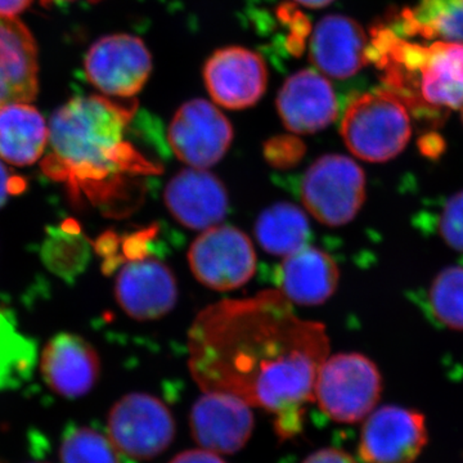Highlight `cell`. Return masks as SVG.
<instances>
[{
  "label": "cell",
  "instance_id": "obj_1",
  "mask_svg": "<svg viewBox=\"0 0 463 463\" xmlns=\"http://www.w3.org/2000/svg\"><path fill=\"white\" fill-rule=\"evenodd\" d=\"M330 353L322 323L298 318L279 289L227 298L188 331V367L203 392L236 395L274 417L281 440L303 430L317 374Z\"/></svg>",
  "mask_w": 463,
  "mask_h": 463
},
{
  "label": "cell",
  "instance_id": "obj_37",
  "mask_svg": "<svg viewBox=\"0 0 463 463\" xmlns=\"http://www.w3.org/2000/svg\"><path fill=\"white\" fill-rule=\"evenodd\" d=\"M462 120H463V108H462Z\"/></svg>",
  "mask_w": 463,
  "mask_h": 463
},
{
  "label": "cell",
  "instance_id": "obj_9",
  "mask_svg": "<svg viewBox=\"0 0 463 463\" xmlns=\"http://www.w3.org/2000/svg\"><path fill=\"white\" fill-rule=\"evenodd\" d=\"M167 141L182 163L207 169L227 154L233 141V128L212 102L192 99L174 115Z\"/></svg>",
  "mask_w": 463,
  "mask_h": 463
},
{
  "label": "cell",
  "instance_id": "obj_32",
  "mask_svg": "<svg viewBox=\"0 0 463 463\" xmlns=\"http://www.w3.org/2000/svg\"><path fill=\"white\" fill-rule=\"evenodd\" d=\"M169 463H227L223 458H221L216 453L210 452V450L203 449H190L179 453L174 457Z\"/></svg>",
  "mask_w": 463,
  "mask_h": 463
},
{
  "label": "cell",
  "instance_id": "obj_19",
  "mask_svg": "<svg viewBox=\"0 0 463 463\" xmlns=\"http://www.w3.org/2000/svg\"><path fill=\"white\" fill-rule=\"evenodd\" d=\"M339 279L336 261L327 252L309 245L286 257L277 274L279 291L289 303L298 306L325 303L336 291Z\"/></svg>",
  "mask_w": 463,
  "mask_h": 463
},
{
  "label": "cell",
  "instance_id": "obj_25",
  "mask_svg": "<svg viewBox=\"0 0 463 463\" xmlns=\"http://www.w3.org/2000/svg\"><path fill=\"white\" fill-rule=\"evenodd\" d=\"M35 362L36 344L0 310V390L20 388L32 377Z\"/></svg>",
  "mask_w": 463,
  "mask_h": 463
},
{
  "label": "cell",
  "instance_id": "obj_30",
  "mask_svg": "<svg viewBox=\"0 0 463 463\" xmlns=\"http://www.w3.org/2000/svg\"><path fill=\"white\" fill-rule=\"evenodd\" d=\"M25 188L26 182L9 172L8 167L0 161V207L5 206L9 196L21 194Z\"/></svg>",
  "mask_w": 463,
  "mask_h": 463
},
{
  "label": "cell",
  "instance_id": "obj_28",
  "mask_svg": "<svg viewBox=\"0 0 463 463\" xmlns=\"http://www.w3.org/2000/svg\"><path fill=\"white\" fill-rule=\"evenodd\" d=\"M439 232L448 246L463 252V191L447 201L439 219Z\"/></svg>",
  "mask_w": 463,
  "mask_h": 463
},
{
  "label": "cell",
  "instance_id": "obj_4",
  "mask_svg": "<svg viewBox=\"0 0 463 463\" xmlns=\"http://www.w3.org/2000/svg\"><path fill=\"white\" fill-rule=\"evenodd\" d=\"M411 112L392 91L379 88L355 97L341 118V136L356 157L385 163L397 157L412 137Z\"/></svg>",
  "mask_w": 463,
  "mask_h": 463
},
{
  "label": "cell",
  "instance_id": "obj_8",
  "mask_svg": "<svg viewBox=\"0 0 463 463\" xmlns=\"http://www.w3.org/2000/svg\"><path fill=\"white\" fill-rule=\"evenodd\" d=\"M188 263L197 281L206 288L232 291L254 277L257 254L251 241L239 228L216 225L194 241Z\"/></svg>",
  "mask_w": 463,
  "mask_h": 463
},
{
  "label": "cell",
  "instance_id": "obj_5",
  "mask_svg": "<svg viewBox=\"0 0 463 463\" xmlns=\"http://www.w3.org/2000/svg\"><path fill=\"white\" fill-rule=\"evenodd\" d=\"M381 394L379 368L359 353L328 356L317 374L315 402L335 422L364 421L373 412Z\"/></svg>",
  "mask_w": 463,
  "mask_h": 463
},
{
  "label": "cell",
  "instance_id": "obj_27",
  "mask_svg": "<svg viewBox=\"0 0 463 463\" xmlns=\"http://www.w3.org/2000/svg\"><path fill=\"white\" fill-rule=\"evenodd\" d=\"M429 301L439 322L450 330L463 331V267L441 270L431 283Z\"/></svg>",
  "mask_w": 463,
  "mask_h": 463
},
{
  "label": "cell",
  "instance_id": "obj_29",
  "mask_svg": "<svg viewBox=\"0 0 463 463\" xmlns=\"http://www.w3.org/2000/svg\"><path fill=\"white\" fill-rule=\"evenodd\" d=\"M264 155L270 165L285 169L301 160L304 155V145L297 137H274L265 145Z\"/></svg>",
  "mask_w": 463,
  "mask_h": 463
},
{
  "label": "cell",
  "instance_id": "obj_2",
  "mask_svg": "<svg viewBox=\"0 0 463 463\" xmlns=\"http://www.w3.org/2000/svg\"><path fill=\"white\" fill-rule=\"evenodd\" d=\"M137 102L100 96L70 99L52 116L42 170L62 183L72 203L114 209L129 201L134 179L158 175L163 166L128 139Z\"/></svg>",
  "mask_w": 463,
  "mask_h": 463
},
{
  "label": "cell",
  "instance_id": "obj_14",
  "mask_svg": "<svg viewBox=\"0 0 463 463\" xmlns=\"http://www.w3.org/2000/svg\"><path fill=\"white\" fill-rule=\"evenodd\" d=\"M115 297L130 318L154 321L172 312L178 286L172 269L155 258H137L116 276Z\"/></svg>",
  "mask_w": 463,
  "mask_h": 463
},
{
  "label": "cell",
  "instance_id": "obj_15",
  "mask_svg": "<svg viewBox=\"0 0 463 463\" xmlns=\"http://www.w3.org/2000/svg\"><path fill=\"white\" fill-rule=\"evenodd\" d=\"M164 200L170 214L184 227L206 231L223 222L230 207L223 182L199 167H188L167 183Z\"/></svg>",
  "mask_w": 463,
  "mask_h": 463
},
{
  "label": "cell",
  "instance_id": "obj_24",
  "mask_svg": "<svg viewBox=\"0 0 463 463\" xmlns=\"http://www.w3.org/2000/svg\"><path fill=\"white\" fill-rule=\"evenodd\" d=\"M90 245L75 221L63 222L47 230L42 245V260L45 267L67 282H72L87 267Z\"/></svg>",
  "mask_w": 463,
  "mask_h": 463
},
{
  "label": "cell",
  "instance_id": "obj_21",
  "mask_svg": "<svg viewBox=\"0 0 463 463\" xmlns=\"http://www.w3.org/2000/svg\"><path fill=\"white\" fill-rule=\"evenodd\" d=\"M50 128L44 118L27 103L0 108V158L16 166L39 160L48 145Z\"/></svg>",
  "mask_w": 463,
  "mask_h": 463
},
{
  "label": "cell",
  "instance_id": "obj_22",
  "mask_svg": "<svg viewBox=\"0 0 463 463\" xmlns=\"http://www.w3.org/2000/svg\"><path fill=\"white\" fill-rule=\"evenodd\" d=\"M386 21L404 38L463 44V0H420Z\"/></svg>",
  "mask_w": 463,
  "mask_h": 463
},
{
  "label": "cell",
  "instance_id": "obj_20",
  "mask_svg": "<svg viewBox=\"0 0 463 463\" xmlns=\"http://www.w3.org/2000/svg\"><path fill=\"white\" fill-rule=\"evenodd\" d=\"M0 81L14 103L38 94V51L32 33L16 17L0 16Z\"/></svg>",
  "mask_w": 463,
  "mask_h": 463
},
{
  "label": "cell",
  "instance_id": "obj_16",
  "mask_svg": "<svg viewBox=\"0 0 463 463\" xmlns=\"http://www.w3.org/2000/svg\"><path fill=\"white\" fill-rule=\"evenodd\" d=\"M277 109L289 132L315 134L336 120L339 99L325 75L307 69L285 81L277 99Z\"/></svg>",
  "mask_w": 463,
  "mask_h": 463
},
{
  "label": "cell",
  "instance_id": "obj_7",
  "mask_svg": "<svg viewBox=\"0 0 463 463\" xmlns=\"http://www.w3.org/2000/svg\"><path fill=\"white\" fill-rule=\"evenodd\" d=\"M108 431L127 458L147 461L172 446L175 420L160 399L147 392H130L109 411Z\"/></svg>",
  "mask_w": 463,
  "mask_h": 463
},
{
  "label": "cell",
  "instance_id": "obj_3",
  "mask_svg": "<svg viewBox=\"0 0 463 463\" xmlns=\"http://www.w3.org/2000/svg\"><path fill=\"white\" fill-rule=\"evenodd\" d=\"M368 63L417 118L435 124L450 109L463 108V44L411 42L385 20L370 30Z\"/></svg>",
  "mask_w": 463,
  "mask_h": 463
},
{
  "label": "cell",
  "instance_id": "obj_11",
  "mask_svg": "<svg viewBox=\"0 0 463 463\" xmlns=\"http://www.w3.org/2000/svg\"><path fill=\"white\" fill-rule=\"evenodd\" d=\"M428 441V425L421 412L383 405L364 420L358 453L365 463H412Z\"/></svg>",
  "mask_w": 463,
  "mask_h": 463
},
{
  "label": "cell",
  "instance_id": "obj_26",
  "mask_svg": "<svg viewBox=\"0 0 463 463\" xmlns=\"http://www.w3.org/2000/svg\"><path fill=\"white\" fill-rule=\"evenodd\" d=\"M61 463H127L109 435L90 426L69 425L60 447Z\"/></svg>",
  "mask_w": 463,
  "mask_h": 463
},
{
  "label": "cell",
  "instance_id": "obj_23",
  "mask_svg": "<svg viewBox=\"0 0 463 463\" xmlns=\"http://www.w3.org/2000/svg\"><path fill=\"white\" fill-rule=\"evenodd\" d=\"M255 234L264 251L286 258L307 245L309 221L294 203H274L259 215Z\"/></svg>",
  "mask_w": 463,
  "mask_h": 463
},
{
  "label": "cell",
  "instance_id": "obj_12",
  "mask_svg": "<svg viewBox=\"0 0 463 463\" xmlns=\"http://www.w3.org/2000/svg\"><path fill=\"white\" fill-rule=\"evenodd\" d=\"M254 425L251 405L228 392H205L190 413L192 438L216 455L240 452L251 438Z\"/></svg>",
  "mask_w": 463,
  "mask_h": 463
},
{
  "label": "cell",
  "instance_id": "obj_36",
  "mask_svg": "<svg viewBox=\"0 0 463 463\" xmlns=\"http://www.w3.org/2000/svg\"><path fill=\"white\" fill-rule=\"evenodd\" d=\"M41 2L45 7H51L52 5H57V3L74 2V0H41Z\"/></svg>",
  "mask_w": 463,
  "mask_h": 463
},
{
  "label": "cell",
  "instance_id": "obj_34",
  "mask_svg": "<svg viewBox=\"0 0 463 463\" xmlns=\"http://www.w3.org/2000/svg\"><path fill=\"white\" fill-rule=\"evenodd\" d=\"M437 136L426 137L422 139V151L428 155L440 154L441 148H443V139L439 138L437 142L434 139Z\"/></svg>",
  "mask_w": 463,
  "mask_h": 463
},
{
  "label": "cell",
  "instance_id": "obj_18",
  "mask_svg": "<svg viewBox=\"0 0 463 463\" xmlns=\"http://www.w3.org/2000/svg\"><path fill=\"white\" fill-rule=\"evenodd\" d=\"M368 38L353 18L343 14L323 17L310 38V60L323 74L347 79L368 63Z\"/></svg>",
  "mask_w": 463,
  "mask_h": 463
},
{
  "label": "cell",
  "instance_id": "obj_31",
  "mask_svg": "<svg viewBox=\"0 0 463 463\" xmlns=\"http://www.w3.org/2000/svg\"><path fill=\"white\" fill-rule=\"evenodd\" d=\"M301 463H358L354 457L337 448H323L307 457Z\"/></svg>",
  "mask_w": 463,
  "mask_h": 463
},
{
  "label": "cell",
  "instance_id": "obj_35",
  "mask_svg": "<svg viewBox=\"0 0 463 463\" xmlns=\"http://www.w3.org/2000/svg\"><path fill=\"white\" fill-rule=\"evenodd\" d=\"M294 2L298 3V5H304V7L307 8H323L327 7L328 5H331L334 0H294Z\"/></svg>",
  "mask_w": 463,
  "mask_h": 463
},
{
  "label": "cell",
  "instance_id": "obj_10",
  "mask_svg": "<svg viewBox=\"0 0 463 463\" xmlns=\"http://www.w3.org/2000/svg\"><path fill=\"white\" fill-rule=\"evenodd\" d=\"M152 57L141 39L128 33L105 36L85 57V74L97 90L118 99H132L147 83Z\"/></svg>",
  "mask_w": 463,
  "mask_h": 463
},
{
  "label": "cell",
  "instance_id": "obj_17",
  "mask_svg": "<svg viewBox=\"0 0 463 463\" xmlns=\"http://www.w3.org/2000/svg\"><path fill=\"white\" fill-rule=\"evenodd\" d=\"M42 374L52 392L69 399L81 398L99 383L100 361L83 337L60 334L45 345Z\"/></svg>",
  "mask_w": 463,
  "mask_h": 463
},
{
  "label": "cell",
  "instance_id": "obj_33",
  "mask_svg": "<svg viewBox=\"0 0 463 463\" xmlns=\"http://www.w3.org/2000/svg\"><path fill=\"white\" fill-rule=\"evenodd\" d=\"M33 0H0V16L16 17V14L25 11Z\"/></svg>",
  "mask_w": 463,
  "mask_h": 463
},
{
  "label": "cell",
  "instance_id": "obj_13",
  "mask_svg": "<svg viewBox=\"0 0 463 463\" xmlns=\"http://www.w3.org/2000/svg\"><path fill=\"white\" fill-rule=\"evenodd\" d=\"M203 78L210 96L218 105L243 109L251 108L264 96L268 70L257 52L227 47L207 60Z\"/></svg>",
  "mask_w": 463,
  "mask_h": 463
},
{
  "label": "cell",
  "instance_id": "obj_6",
  "mask_svg": "<svg viewBox=\"0 0 463 463\" xmlns=\"http://www.w3.org/2000/svg\"><path fill=\"white\" fill-rule=\"evenodd\" d=\"M300 194L317 221L327 227H341L350 223L364 206V169L343 155H325L304 174Z\"/></svg>",
  "mask_w": 463,
  "mask_h": 463
}]
</instances>
